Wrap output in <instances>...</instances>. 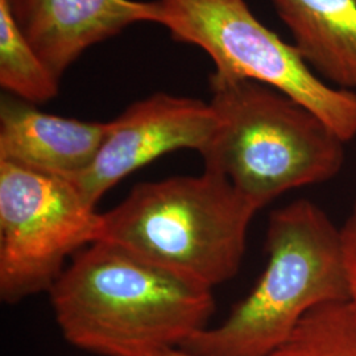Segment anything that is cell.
Masks as SVG:
<instances>
[{
    "label": "cell",
    "mask_w": 356,
    "mask_h": 356,
    "mask_svg": "<svg viewBox=\"0 0 356 356\" xmlns=\"http://www.w3.org/2000/svg\"><path fill=\"white\" fill-rule=\"evenodd\" d=\"M102 213L67 178L0 161V298L49 292L69 257L97 242Z\"/></svg>",
    "instance_id": "cell-6"
},
{
    "label": "cell",
    "mask_w": 356,
    "mask_h": 356,
    "mask_svg": "<svg viewBox=\"0 0 356 356\" xmlns=\"http://www.w3.org/2000/svg\"><path fill=\"white\" fill-rule=\"evenodd\" d=\"M344 266L350 286V301L356 307V200L353 210L341 227Z\"/></svg>",
    "instance_id": "cell-13"
},
{
    "label": "cell",
    "mask_w": 356,
    "mask_h": 356,
    "mask_svg": "<svg viewBox=\"0 0 356 356\" xmlns=\"http://www.w3.org/2000/svg\"><path fill=\"white\" fill-rule=\"evenodd\" d=\"M151 23L197 47L219 76L268 85L318 115L341 138H356V94L319 78L293 44L264 26L245 0H151Z\"/></svg>",
    "instance_id": "cell-5"
},
{
    "label": "cell",
    "mask_w": 356,
    "mask_h": 356,
    "mask_svg": "<svg viewBox=\"0 0 356 356\" xmlns=\"http://www.w3.org/2000/svg\"><path fill=\"white\" fill-rule=\"evenodd\" d=\"M16 23L54 76L94 45L138 23H151L141 0H8Z\"/></svg>",
    "instance_id": "cell-8"
},
{
    "label": "cell",
    "mask_w": 356,
    "mask_h": 356,
    "mask_svg": "<svg viewBox=\"0 0 356 356\" xmlns=\"http://www.w3.org/2000/svg\"><path fill=\"white\" fill-rule=\"evenodd\" d=\"M209 85L216 127L200 152L204 170L227 178L259 210L341 172L346 141L301 103L264 83L214 72Z\"/></svg>",
    "instance_id": "cell-2"
},
{
    "label": "cell",
    "mask_w": 356,
    "mask_h": 356,
    "mask_svg": "<svg viewBox=\"0 0 356 356\" xmlns=\"http://www.w3.org/2000/svg\"><path fill=\"white\" fill-rule=\"evenodd\" d=\"M216 127V111L210 102L156 92L132 103L110 122L97 159L73 182L83 198L97 206L122 179L166 153L201 152Z\"/></svg>",
    "instance_id": "cell-7"
},
{
    "label": "cell",
    "mask_w": 356,
    "mask_h": 356,
    "mask_svg": "<svg viewBox=\"0 0 356 356\" xmlns=\"http://www.w3.org/2000/svg\"><path fill=\"white\" fill-rule=\"evenodd\" d=\"M310 69L338 89H356V0H272Z\"/></svg>",
    "instance_id": "cell-10"
},
{
    "label": "cell",
    "mask_w": 356,
    "mask_h": 356,
    "mask_svg": "<svg viewBox=\"0 0 356 356\" xmlns=\"http://www.w3.org/2000/svg\"><path fill=\"white\" fill-rule=\"evenodd\" d=\"M108 131L110 122L48 114L6 98L0 106V161L74 181L94 163Z\"/></svg>",
    "instance_id": "cell-9"
},
{
    "label": "cell",
    "mask_w": 356,
    "mask_h": 356,
    "mask_svg": "<svg viewBox=\"0 0 356 356\" xmlns=\"http://www.w3.org/2000/svg\"><path fill=\"white\" fill-rule=\"evenodd\" d=\"M267 267L216 327L181 348L198 356H272L314 307L348 301L341 229L318 204L297 200L268 219Z\"/></svg>",
    "instance_id": "cell-3"
},
{
    "label": "cell",
    "mask_w": 356,
    "mask_h": 356,
    "mask_svg": "<svg viewBox=\"0 0 356 356\" xmlns=\"http://www.w3.org/2000/svg\"><path fill=\"white\" fill-rule=\"evenodd\" d=\"M141 356H198L193 354L191 351H186L181 347H175V348H166V350H161V351H156V353H151L147 355Z\"/></svg>",
    "instance_id": "cell-14"
},
{
    "label": "cell",
    "mask_w": 356,
    "mask_h": 356,
    "mask_svg": "<svg viewBox=\"0 0 356 356\" xmlns=\"http://www.w3.org/2000/svg\"><path fill=\"white\" fill-rule=\"evenodd\" d=\"M256 211L227 178L204 169L200 176L138 184L102 213L98 241L214 289L239 272Z\"/></svg>",
    "instance_id": "cell-4"
},
{
    "label": "cell",
    "mask_w": 356,
    "mask_h": 356,
    "mask_svg": "<svg viewBox=\"0 0 356 356\" xmlns=\"http://www.w3.org/2000/svg\"><path fill=\"white\" fill-rule=\"evenodd\" d=\"M272 356H356V307L350 300L310 310Z\"/></svg>",
    "instance_id": "cell-12"
},
{
    "label": "cell",
    "mask_w": 356,
    "mask_h": 356,
    "mask_svg": "<svg viewBox=\"0 0 356 356\" xmlns=\"http://www.w3.org/2000/svg\"><path fill=\"white\" fill-rule=\"evenodd\" d=\"M60 81L16 23L8 0H0V86L17 99L38 104L58 95Z\"/></svg>",
    "instance_id": "cell-11"
},
{
    "label": "cell",
    "mask_w": 356,
    "mask_h": 356,
    "mask_svg": "<svg viewBox=\"0 0 356 356\" xmlns=\"http://www.w3.org/2000/svg\"><path fill=\"white\" fill-rule=\"evenodd\" d=\"M48 293L65 341L98 356L181 347L216 312L213 289L107 241L74 254Z\"/></svg>",
    "instance_id": "cell-1"
}]
</instances>
